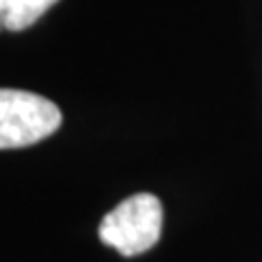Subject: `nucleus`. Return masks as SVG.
I'll use <instances>...</instances> for the list:
<instances>
[{
  "mask_svg": "<svg viewBox=\"0 0 262 262\" xmlns=\"http://www.w3.org/2000/svg\"><path fill=\"white\" fill-rule=\"evenodd\" d=\"M61 110L27 90L0 88V149H22L46 140L61 127Z\"/></svg>",
  "mask_w": 262,
  "mask_h": 262,
  "instance_id": "f03ea898",
  "label": "nucleus"
},
{
  "mask_svg": "<svg viewBox=\"0 0 262 262\" xmlns=\"http://www.w3.org/2000/svg\"><path fill=\"white\" fill-rule=\"evenodd\" d=\"M162 201L151 192H138L103 216L98 238L120 256L134 258L155 247L162 236Z\"/></svg>",
  "mask_w": 262,
  "mask_h": 262,
  "instance_id": "f257e3e1",
  "label": "nucleus"
},
{
  "mask_svg": "<svg viewBox=\"0 0 262 262\" xmlns=\"http://www.w3.org/2000/svg\"><path fill=\"white\" fill-rule=\"evenodd\" d=\"M59 0H0V20L5 31L18 33L33 27Z\"/></svg>",
  "mask_w": 262,
  "mask_h": 262,
  "instance_id": "7ed1b4c3",
  "label": "nucleus"
},
{
  "mask_svg": "<svg viewBox=\"0 0 262 262\" xmlns=\"http://www.w3.org/2000/svg\"><path fill=\"white\" fill-rule=\"evenodd\" d=\"M0 31H5V24H3V20H0Z\"/></svg>",
  "mask_w": 262,
  "mask_h": 262,
  "instance_id": "20e7f679",
  "label": "nucleus"
}]
</instances>
